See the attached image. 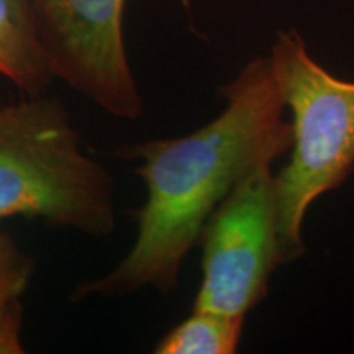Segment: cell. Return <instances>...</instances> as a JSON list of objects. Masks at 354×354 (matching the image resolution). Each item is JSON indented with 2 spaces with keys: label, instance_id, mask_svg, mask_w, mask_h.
I'll return each mask as SVG.
<instances>
[{
  "label": "cell",
  "instance_id": "cell-1",
  "mask_svg": "<svg viewBox=\"0 0 354 354\" xmlns=\"http://www.w3.org/2000/svg\"><path fill=\"white\" fill-rule=\"evenodd\" d=\"M220 95L225 109L198 130L117 149V156L136 162L146 187L135 212L136 238L107 274L77 284L74 302L143 289L171 294L216 205L256 166L289 151L292 127L268 56L251 59Z\"/></svg>",
  "mask_w": 354,
  "mask_h": 354
},
{
  "label": "cell",
  "instance_id": "cell-2",
  "mask_svg": "<svg viewBox=\"0 0 354 354\" xmlns=\"http://www.w3.org/2000/svg\"><path fill=\"white\" fill-rule=\"evenodd\" d=\"M15 216L97 238L117 227L113 176L56 97L0 99V223Z\"/></svg>",
  "mask_w": 354,
  "mask_h": 354
},
{
  "label": "cell",
  "instance_id": "cell-3",
  "mask_svg": "<svg viewBox=\"0 0 354 354\" xmlns=\"http://www.w3.org/2000/svg\"><path fill=\"white\" fill-rule=\"evenodd\" d=\"M268 57L292 113L290 159L274 176L286 266L307 253L304 221L310 207L354 171V81L336 77L317 63L295 30L279 32Z\"/></svg>",
  "mask_w": 354,
  "mask_h": 354
},
{
  "label": "cell",
  "instance_id": "cell-4",
  "mask_svg": "<svg viewBox=\"0 0 354 354\" xmlns=\"http://www.w3.org/2000/svg\"><path fill=\"white\" fill-rule=\"evenodd\" d=\"M197 245L202 281L192 308L245 317L282 266L272 162L250 171L212 212Z\"/></svg>",
  "mask_w": 354,
  "mask_h": 354
},
{
  "label": "cell",
  "instance_id": "cell-5",
  "mask_svg": "<svg viewBox=\"0 0 354 354\" xmlns=\"http://www.w3.org/2000/svg\"><path fill=\"white\" fill-rule=\"evenodd\" d=\"M56 79L105 113L136 120L145 100L123 39L125 0H32Z\"/></svg>",
  "mask_w": 354,
  "mask_h": 354
},
{
  "label": "cell",
  "instance_id": "cell-6",
  "mask_svg": "<svg viewBox=\"0 0 354 354\" xmlns=\"http://www.w3.org/2000/svg\"><path fill=\"white\" fill-rule=\"evenodd\" d=\"M0 77L24 94H44L56 81L32 0H0Z\"/></svg>",
  "mask_w": 354,
  "mask_h": 354
},
{
  "label": "cell",
  "instance_id": "cell-7",
  "mask_svg": "<svg viewBox=\"0 0 354 354\" xmlns=\"http://www.w3.org/2000/svg\"><path fill=\"white\" fill-rule=\"evenodd\" d=\"M245 317L192 308L154 346L156 354H233L238 351Z\"/></svg>",
  "mask_w": 354,
  "mask_h": 354
},
{
  "label": "cell",
  "instance_id": "cell-8",
  "mask_svg": "<svg viewBox=\"0 0 354 354\" xmlns=\"http://www.w3.org/2000/svg\"><path fill=\"white\" fill-rule=\"evenodd\" d=\"M33 271V259L7 233L0 232V354L25 353L21 299L28 290Z\"/></svg>",
  "mask_w": 354,
  "mask_h": 354
}]
</instances>
